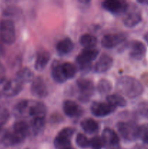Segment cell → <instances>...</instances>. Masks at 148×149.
<instances>
[{"mask_svg": "<svg viewBox=\"0 0 148 149\" xmlns=\"http://www.w3.org/2000/svg\"><path fill=\"white\" fill-rule=\"evenodd\" d=\"M79 42L80 44L85 47V49H92L97 45V39L93 35L85 33L80 37Z\"/></svg>", "mask_w": 148, "mask_h": 149, "instance_id": "obj_26", "label": "cell"}, {"mask_svg": "<svg viewBox=\"0 0 148 149\" xmlns=\"http://www.w3.org/2000/svg\"><path fill=\"white\" fill-rule=\"evenodd\" d=\"M116 90L119 93L130 98L141 95L144 91L142 83L133 77L124 76L118 79Z\"/></svg>", "mask_w": 148, "mask_h": 149, "instance_id": "obj_1", "label": "cell"}, {"mask_svg": "<svg viewBox=\"0 0 148 149\" xmlns=\"http://www.w3.org/2000/svg\"><path fill=\"white\" fill-rule=\"evenodd\" d=\"M24 139L13 131H4L0 136V141L6 146H14L23 142Z\"/></svg>", "mask_w": 148, "mask_h": 149, "instance_id": "obj_16", "label": "cell"}, {"mask_svg": "<svg viewBox=\"0 0 148 149\" xmlns=\"http://www.w3.org/2000/svg\"><path fill=\"white\" fill-rule=\"evenodd\" d=\"M139 112L142 116L148 119V103L141 104L140 107H139Z\"/></svg>", "mask_w": 148, "mask_h": 149, "instance_id": "obj_34", "label": "cell"}, {"mask_svg": "<svg viewBox=\"0 0 148 149\" xmlns=\"http://www.w3.org/2000/svg\"><path fill=\"white\" fill-rule=\"evenodd\" d=\"M46 113V108L44 103L36 100H29L27 117L45 118Z\"/></svg>", "mask_w": 148, "mask_h": 149, "instance_id": "obj_12", "label": "cell"}, {"mask_svg": "<svg viewBox=\"0 0 148 149\" xmlns=\"http://www.w3.org/2000/svg\"><path fill=\"white\" fill-rule=\"evenodd\" d=\"M16 134L20 135V137L25 138H26L28 133L30 132L29 126L24 121H19L16 122L13 125V130Z\"/></svg>", "mask_w": 148, "mask_h": 149, "instance_id": "obj_25", "label": "cell"}, {"mask_svg": "<svg viewBox=\"0 0 148 149\" xmlns=\"http://www.w3.org/2000/svg\"><path fill=\"white\" fill-rule=\"evenodd\" d=\"M74 48V44L70 38L66 37L57 42L56 45V50L61 55H67L72 52Z\"/></svg>", "mask_w": 148, "mask_h": 149, "instance_id": "obj_19", "label": "cell"}, {"mask_svg": "<svg viewBox=\"0 0 148 149\" xmlns=\"http://www.w3.org/2000/svg\"><path fill=\"white\" fill-rule=\"evenodd\" d=\"M120 136L127 141H134L139 138V126L135 122H120L117 125Z\"/></svg>", "mask_w": 148, "mask_h": 149, "instance_id": "obj_2", "label": "cell"}, {"mask_svg": "<svg viewBox=\"0 0 148 149\" xmlns=\"http://www.w3.org/2000/svg\"><path fill=\"white\" fill-rule=\"evenodd\" d=\"M45 125H46L45 118H33L30 121V126H29L30 132L33 135H39L44 130Z\"/></svg>", "mask_w": 148, "mask_h": 149, "instance_id": "obj_20", "label": "cell"}, {"mask_svg": "<svg viewBox=\"0 0 148 149\" xmlns=\"http://www.w3.org/2000/svg\"><path fill=\"white\" fill-rule=\"evenodd\" d=\"M145 39H146V41H147V43H148V33H147L146 35H145Z\"/></svg>", "mask_w": 148, "mask_h": 149, "instance_id": "obj_37", "label": "cell"}, {"mask_svg": "<svg viewBox=\"0 0 148 149\" xmlns=\"http://www.w3.org/2000/svg\"><path fill=\"white\" fill-rule=\"evenodd\" d=\"M16 79L18 80L22 84L30 82L33 80V73L28 68H23L16 74Z\"/></svg>", "mask_w": 148, "mask_h": 149, "instance_id": "obj_24", "label": "cell"}, {"mask_svg": "<svg viewBox=\"0 0 148 149\" xmlns=\"http://www.w3.org/2000/svg\"><path fill=\"white\" fill-rule=\"evenodd\" d=\"M104 148L105 149H120V139L114 130L106 128L102 134Z\"/></svg>", "mask_w": 148, "mask_h": 149, "instance_id": "obj_6", "label": "cell"}, {"mask_svg": "<svg viewBox=\"0 0 148 149\" xmlns=\"http://www.w3.org/2000/svg\"><path fill=\"white\" fill-rule=\"evenodd\" d=\"M51 74H52V79L55 82L61 84V83H64L67 80L63 72H62L61 64H59L58 62L53 63L52 66Z\"/></svg>", "mask_w": 148, "mask_h": 149, "instance_id": "obj_22", "label": "cell"}, {"mask_svg": "<svg viewBox=\"0 0 148 149\" xmlns=\"http://www.w3.org/2000/svg\"><path fill=\"white\" fill-rule=\"evenodd\" d=\"M139 3H142V4H148V1H139Z\"/></svg>", "mask_w": 148, "mask_h": 149, "instance_id": "obj_36", "label": "cell"}, {"mask_svg": "<svg viewBox=\"0 0 148 149\" xmlns=\"http://www.w3.org/2000/svg\"><path fill=\"white\" fill-rule=\"evenodd\" d=\"M76 83L81 93L79 100L84 102L88 101L89 97L92 95L94 92V86L93 82L89 79L81 78L77 80Z\"/></svg>", "mask_w": 148, "mask_h": 149, "instance_id": "obj_8", "label": "cell"}, {"mask_svg": "<svg viewBox=\"0 0 148 149\" xmlns=\"http://www.w3.org/2000/svg\"><path fill=\"white\" fill-rule=\"evenodd\" d=\"M106 100L108 103L114 107H124L126 106V100L120 95L113 94L109 95L106 97Z\"/></svg>", "mask_w": 148, "mask_h": 149, "instance_id": "obj_27", "label": "cell"}, {"mask_svg": "<svg viewBox=\"0 0 148 149\" xmlns=\"http://www.w3.org/2000/svg\"><path fill=\"white\" fill-rule=\"evenodd\" d=\"M65 149H75V148H73L72 146H70V147H68V148H65Z\"/></svg>", "mask_w": 148, "mask_h": 149, "instance_id": "obj_38", "label": "cell"}, {"mask_svg": "<svg viewBox=\"0 0 148 149\" xmlns=\"http://www.w3.org/2000/svg\"><path fill=\"white\" fill-rule=\"evenodd\" d=\"M139 138H141L143 142L148 146V124L139 126Z\"/></svg>", "mask_w": 148, "mask_h": 149, "instance_id": "obj_32", "label": "cell"}, {"mask_svg": "<svg viewBox=\"0 0 148 149\" xmlns=\"http://www.w3.org/2000/svg\"><path fill=\"white\" fill-rule=\"evenodd\" d=\"M81 127L84 132L89 134L96 133L99 130V125L94 119L87 118L81 121Z\"/></svg>", "mask_w": 148, "mask_h": 149, "instance_id": "obj_23", "label": "cell"}, {"mask_svg": "<svg viewBox=\"0 0 148 149\" xmlns=\"http://www.w3.org/2000/svg\"><path fill=\"white\" fill-rule=\"evenodd\" d=\"M30 85V92L35 97L43 98L48 95V89L44 81L41 77H36L33 79Z\"/></svg>", "mask_w": 148, "mask_h": 149, "instance_id": "obj_13", "label": "cell"}, {"mask_svg": "<svg viewBox=\"0 0 148 149\" xmlns=\"http://www.w3.org/2000/svg\"><path fill=\"white\" fill-rule=\"evenodd\" d=\"M89 146L91 147V149H102L104 148V144H103L102 137L98 136V135L93 137L90 141Z\"/></svg>", "mask_w": 148, "mask_h": 149, "instance_id": "obj_31", "label": "cell"}, {"mask_svg": "<svg viewBox=\"0 0 148 149\" xmlns=\"http://www.w3.org/2000/svg\"><path fill=\"white\" fill-rule=\"evenodd\" d=\"M113 88L112 83L109 80L102 79L99 81L97 84V90L102 95H105L110 93Z\"/></svg>", "mask_w": 148, "mask_h": 149, "instance_id": "obj_29", "label": "cell"}, {"mask_svg": "<svg viewBox=\"0 0 148 149\" xmlns=\"http://www.w3.org/2000/svg\"><path fill=\"white\" fill-rule=\"evenodd\" d=\"M22 90L23 84L16 79H13L3 83L1 92L6 97H13L18 95Z\"/></svg>", "mask_w": 148, "mask_h": 149, "instance_id": "obj_10", "label": "cell"}, {"mask_svg": "<svg viewBox=\"0 0 148 149\" xmlns=\"http://www.w3.org/2000/svg\"><path fill=\"white\" fill-rule=\"evenodd\" d=\"M113 64V60L111 56L103 54L96 63L94 70L97 73H104L108 71Z\"/></svg>", "mask_w": 148, "mask_h": 149, "instance_id": "obj_18", "label": "cell"}, {"mask_svg": "<svg viewBox=\"0 0 148 149\" xmlns=\"http://www.w3.org/2000/svg\"><path fill=\"white\" fill-rule=\"evenodd\" d=\"M142 18L141 11L136 5L127 6L123 18V23L126 27H134L142 21Z\"/></svg>", "mask_w": 148, "mask_h": 149, "instance_id": "obj_4", "label": "cell"}, {"mask_svg": "<svg viewBox=\"0 0 148 149\" xmlns=\"http://www.w3.org/2000/svg\"><path fill=\"white\" fill-rule=\"evenodd\" d=\"M50 60V55L47 51H40L38 52L37 57H36V62H35V68L37 71H42L44 69L45 67L49 63Z\"/></svg>", "mask_w": 148, "mask_h": 149, "instance_id": "obj_21", "label": "cell"}, {"mask_svg": "<svg viewBox=\"0 0 148 149\" xmlns=\"http://www.w3.org/2000/svg\"><path fill=\"white\" fill-rule=\"evenodd\" d=\"M4 75H5V69L2 64L0 63V81H3V80L4 79Z\"/></svg>", "mask_w": 148, "mask_h": 149, "instance_id": "obj_35", "label": "cell"}, {"mask_svg": "<svg viewBox=\"0 0 148 149\" xmlns=\"http://www.w3.org/2000/svg\"><path fill=\"white\" fill-rule=\"evenodd\" d=\"M129 47L130 49L129 55L131 58L134 60L142 59L146 53V47L139 41H132L129 44Z\"/></svg>", "mask_w": 148, "mask_h": 149, "instance_id": "obj_15", "label": "cell"}, {"mask_svg": "<svg viewBox=\"0 0 148 149\" xmlns=\"http://www.w3.org/2000/svg\"><path fill=\"white\" fill-rule=\"evenodd\" d=\"M99 51L94 49H85L77 56L76 62L81 69H85L98 55Z\"/></svg>", "mask_w": 148, "mask_h": 149, "instance_id": "obj_9", "label": "cell"}, {"mask_svg": "<svg viewBox=\"0 0 148 149\" xmlns=\"http://www.w3.org/2000/svg\"><path fill=\"white\" fill-rule=\"evenodd\" d=\"M62 109L65 115L71 118L79 117L84 113L83 108L73 100H67L64 101Z\"/></svg>", "mask_w": 148, "mask_h": 149, "instance_id": "obj_14", "label": "cell"}, {"mask_svg": "<svg viewBox=\"0 0 148 149\" xmlns=\"http://www.w3.org/2000/svg\"><path fill=\"white\" fill-rule=\"evenodd\" d=\"M9 119V112L7 110H2L0 113V125H3Z\"/></svg>", "mask_w": 148, "mask_h": 149, "instance_id": "obj_33", "label": "cell"}, {"mask_svg": "<svg viewBox=\"0 0 148 149\" xmlns=\"http://www.w3.org/2000/svg\"><path fill=\"white\" fill-rule=\"evenodd\" d=\"M126 39V35L125 33H110L103 36L101 44L103 47L106 49H111L124 42Z\"/></svg>", "mask_w": 148, "mask_h": 149, "instance_id": "obj_11", "label": "cell"}, {"mask_svg": "<svg viewBox=\"0 0 148 149\" xmlns=\"http://www.w3.org/2000/svg\"><path fill=\"white\" fill-rule=\"evenodd\" d=\"M90 109L94 116L97 117H104L114 112L116 108L107 102L94 101L91 103Z\"/></svg>", "mask_w": 148, "mask_h": 149, "instance_id": "obj_7", "label": "cell"}, {"mask_svg": "<svg viewBox=\"0 0 148 149\" xmlns=\"http://www.w3.org/2000/svg\"><path fill=\"white\" fill-rule=\"evenodd\" d=\"M75 142L78 146L83 148H87L90 145V141L83 133H78L77 135L76 138H75Z\"/></svg>", "mask_w": 148, "mask_h": 149, "instance_id": "obj_30", "label": "cell"}, {"mask_svg": "<svg viewBox=\"0 0 148 149\" xmlns=\"http://www.w3.org/2000/svg\"><path fill=\"white\" fill-rule=\"evenodd\" d=\"M75 132V130L71 127L62 129L54 141V145L56 149H65L71 146V140Z\"/></svg>", "mask_w": 148, "mask_h": 149, "instance_id": "obj_5", "label": "cell"}, {"mask_svg": "<svg viewBox=\"0 0 148 149\" xmlns=\"http://www.w3.org/2000/svg\"><path fill=\"white\" fill-rule=\"evenodd\" d=\"M0 38L3 42L7 45H11L15 41V27L10 19L5 18L0 21Z\"/></svg>", "mask_w": 148, "mask_h": 149, "instance_id": "obj_3", "label": "cell"}, {"mask_svg": "<svg viewBox=\"0 0 148 149\" xmlns=\"http://www.w3.org/2000/svg\"><path fill=\"white\" fill-rule=\"evenodd\" d=\"M126 2L118 0H106L102 2V7L110 13L113 14H118L126 11L127 8Z\"/></svg>", "mask_w": 148, "mask_h": 149, "instance_id": "obj_17", "label": "cell"}, {"mask_svg": "<svg viewBox=\"0 0 148 149\" xmlns=\"http://www.w3.org/2000/svg\"><path fill=\"white\" fill-rule=\"evenodd\" d=\"M61 67L66 79H71L75 77L76 74V68L73 64L71 63H64L63 64H61Z\"/></svg>", "mask_w": 148, "mask_h": 149, "instance_id": "obj_28", "label": "cell"}]
</instances>
